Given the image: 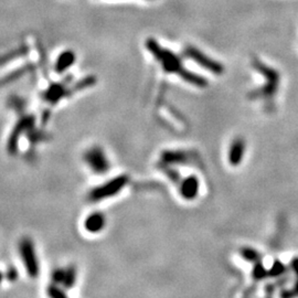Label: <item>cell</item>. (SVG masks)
Returning a JSON list of instances; mask_svg holds the SVG:
<instances>
[{"label":"cell","instance_id":"9","mask_svg":"<svg viewBox=\"0 0 298 298\" xmlns=\"http://www.w3.org/2000/svg\"><path fill=\"white\" fill-rule=\"evenodd\" d=\"M75 61V54L72 51H66L59 56L58 61L55 64V71L59 73H62L66 70H67L72 64Z\"/></svg>","mask_w":298,"mask_h":298},{"label":"cell","instance_id":"10","mask_svg":"<svg viewBox=\"0 0 298 298\" xmlns=\"http://www.w3.org/2000/svg\"><path fill=\"white\" fill-rule=\"evenodd\" d=\"M76 280V271L73 267H68L67 269H64V275L62 284L66 287H72Z\"/></svg>","mask_w":298,"mask_h":298},{"label":"cell","instance_id":"4","mask_svg":"<svg viewBox=\"0 0 298 298\" xmlns=\"http://www.w3.org/2000/svg\"><path fill=\"white\" fill-rule=\"evenodd\" d=\"M19 252L28 274L32 277L37 276L39 273V264L33 243L29 239L21 241V243L19 245Z\"/></svg>","mask_w":298,"mask_h":298},{"label":"cell","instance_id":"3","mask_svg":"<svg viewBox=\"0 0 298 298\" xmlns=\"http://www.w3.org/2000/svg\"><path fill=\"white\" fill-rule=\"evenodd\" d=\"M184 55L189 59H192V61L198 63L200 66L204 67L205 70L210 71L213 74H221L223 72L222 64L215 61V60L209 58L207 54H204L203 52L197 49V48L192 46H188L183 51Z\"/></svg>","mask_w":298,"mask_h":298},{"label":"cell","instance_id":"6","mask_svg":"<svg viewBox=\"0 0 298 298\" xmlns=\"http://www.w3.org/2000/svg\"><path fill=\"white\" fill-rule=\"evenodd\" d=\"M247 145L245 140L242 138H235L230 145V149L228 152V159L232 166H239L244 158Z\"/></svg>","mask_w":298,"mask_h":298},{"label":"cell","instance_id":"2","mask_svg":"<svg viewBox=\"0 0 298 298\" xmlns=\"http://www.w3.org/2000/svg\"><path fill=\"white\" fill-rule=\"evenodd\" d=\"M128 182L127 176H119L116 178H113L112 180L107 181L102 186L95 188L90 193V199L92 201L98 202L99 200H104L111 197H114L123 190Z\"/></svg>","mask_w":298,"mask_h":298},{"label":"cell","instance_id":"5","mask_svg":"<svg viewBox=\"0 0 298 298\" xmlns=\"http://www.w3.org/2000/svg\"><path fill=\"white\" fill-rule=\"evenodd\" d=\"M85 162L96 174H104L110 169V163L105 152L99 147H93L86 151Z\"/></svg>","mask_w":298,"mask_h":298},{"label":"cell","instance_id":"12","mask_svg":"<svg viewBox=\"0 0 298 298\" xmlns=\"http://www.w3.org/2000/svg\"><path fill=\"white\" fill-rule=\"evenodd\" d=\"M1 280H2V275H1V273H0V283H1Z\"/></svg>","mask_w":298,"mask_h":298},{"label":"cell","instance_id":"8","mask_svg":"<svg viewBox=\"0 0 298 298\" xmlns=\"http://www.w3.org/2000/svg\"><path fill=\"white\" fill-rule=\"evenodd\" d=\"M106 225V216L104 213L93 212L86 216L84 221V229L90 233H99L104 230Z\"/></svg>","mask_w":298,"mask_h":298},{"label":"cell","instance_id":"1","mask_svg":"<svg viewBox=\"0 0 298 298\" xmlns=\"http://www.w3.org/2000/svg\"><path fill=\"white\" fill-rule=\"evenodd\" d=\"M146 47L157 61L162 64L165 72L178 74L186 82L191 83L198 87H204L207 85V81L203 78L187 71L179 56L175 54L174 52L160 47V44L155 39H148L146 41Z\"/></svg>","mask_w":298,"mask_h":298},{"label":"cell","instance_id":"7","mask_svg":"<svg viewBox=\"0 0 298 298\" xmlns=\"http://www.w3.org/2000/svg\"><path fill=\"white\" fill-rule=\"evenodd\" d=\"M200 181L195 176L188 177L180 183V195L183 199L193 200L198 197Z\"/></svg>","mask_w":298,"mask_h":298},{"label":"cell","instance_id":"11","mask_svg":"<svg viewBox=\"0 0 298 298\" xmlns=\"http://www.w3.org/2000/svg\"><path fill=\"white\" fill-rule=\"evenodd\" d=\"M242 255L248 261H255L257 259V256H259V254H257L254 249H251V248L244 249V251L242 252Z\"/></svg>","mask_w":298,"mask_h":298}]
</instances>
